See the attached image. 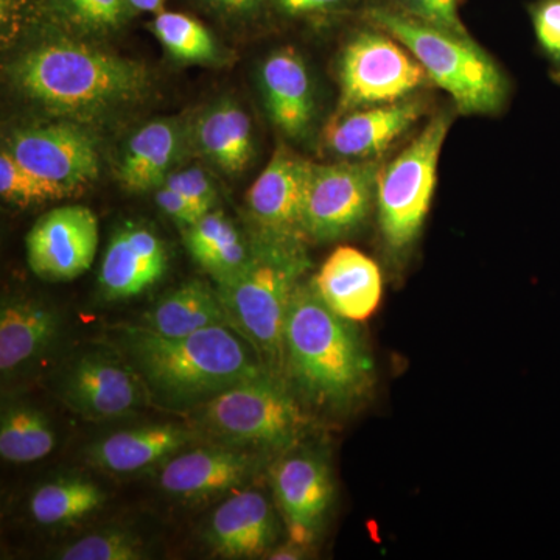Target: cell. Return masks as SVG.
I'll return each instance as SVG.
<instances>
[{
	"instance_id": "obj_37",
	"label": "cell",
	"mask_w": 560,
	"mask_h": 560,
	"mask_svg": "<svg viewBox=\"0 0 560 560\" xmlns=\"http://www.w3.org/2000/svg\"><path fill=\"white\" fill-rule=\"evenodd\" d=\"M352 0H276L279 10L289 16H311L348 5Z\"/></svg>"
},
{
	"instance_id": "obj_40",
	"label": "cell",
	"mask_w": 560,
	"mask_h": 560,
	"mask_svg": "<svg viewBox=\"0 0 560 560\" xmlns=\"http://www.w3.org/2000/svg\"><path fill=\"white\" fill-rule=\"evenodd\" d=\"M127 3H130L132 9L154 13V11H161L164 0H127Z\"/></svg>"
},
{
	"instance_id": "obj_8",
	"label": "cell",
	"mask_w": 560,
	"mask_h": 560,
	"mask_svg": "<svg viewBox=\"0 0 560 560\" xmlns=\"http://www.w3.org/2000/svg\"><path fill=\"white\" fill-rule=\"evenodd\" d=\"M429 79L425 69L388 33L361 32L340 62V110L404 102Z\"/></svg>"
},
{
	"instance_id": "obj_26",
	"label": "cell",
	"mask_w": 560,
	"mask_h": 560,
	"mask_svg": "<svg viewBox=\"0 0 560 560\" xmlns=\"http://www.w3.org/2000/svg\"><path fill=\"white\" fill-rule=\"evenodd\" d=\"M184 242L190 256L217 282L241 270L250 256V249L242 241L234 224L215 209L184 230Z\"/></svg>"
},
{
	"instance_id": "obj_23",
	"label": "cell",
	"mask_w": 560,
	"mask_h": 560,
	"mask_svg": "<svg viewBox=\"0 0 560 560\" xmlns=\"http://www.w3.org/2000/svg\"><path fill=\"white\" fill-rule=\"evenodd\" d=\"M183 147V128L176 120H154L128 142L120 162L119 179L125 189L143 194L156 189L171 175Z\"/></svg>"
},
{
	"instance_id": "obj_31",
	"label": "cell",
	"mask_w": 560,
	"mask_h": 560,
	"mask_svg": "<svg viewBox=\"0 0 560 560\" xmlns=\"http://www.w3.org/2000/svg\"><path fill=\"white\" fill-rule=\"evenodd\" d=\"M147 558L142 540L127 530H105L81 537L60 551L62 560H140Z\"/></svg>"
},
{
	"instance_id": "obj_20",
	"label": "cell",
	"mask_w": 560,
	"mask_h": 560,
	"mask_svg": "<svg viewBox=\"0 0 560 560\" xmlns=\"http://www.w3.org/2000/svg\"><path fill=\"white\" fill-rule=\"evenodd\" d=\"M195 440H198V431L194 427L149 423L103 438L91 445L88 458L98 469L132 474L167 460Z\"/></svg>"
},
{
	"instance_id": "obj_36",
	"label": "cell",
	"mask_w": 560,
	"mask_h": 560,
	"mask_svg": "<svg viewBox=\"0 0 560 560\" xmlns=\"http://www.w3.org/2000/svg\"><path fill=\"white\" fill-rule=\"evenodd\" d=\"M156 202L165 215L175 220L179 226L186 228L197 223L206 213L200 212L187 198L167 186H161L156 194Z\"/></svg>"
},
{
	"instance_id": "obj_16",
	"label": "cell",
	"mask_w": 560,
	"mask_h": 560,
	"mask_svg": "<svg viewBox=\"0 0 560 560\" xmlns=\"http://www.w3.org/2000/svg\"><path fill=\"white\" fill-rule=\"evenodd\" d=\"M164 243L149 228L128 223L110 238L103 257L102 293L108 300L135 298L160 282L167 270Z\"/></svg>"
},
{
	"instance_id": "obj_34",
	"label": "cell",
	"mask_w": 560,
	"mask_h": 560,
	"mask_svg": "<svg viewBox=\"0 0 560 560\" xmlns=\"http://www.w3.org/2000/svg\"><path fill=\"white\" fill-rule=\"evenodd\" d=\"M162 186L178 191L202 213H208L215 208V187L201 168L191 167L186 168V171L171 173Z\"/></svg>"
},
{
	"instance_id": "obj_17",
	"label": "cell",
	"mask_w": 560,
	"mask_h": 560,
	"mask_svg": "<svg viewBox=\"0 0 560 560\" xmlns=\"http://www.w3.org/2000/svg\"><path fill=\"white\" fill-rule=\"evenodd\" d=\"M275 540V512L259 490H237L210 517L208 541L223 558H260Z\"/></svg>"
},
{
	"instance_id": "obj_1",
	"label": "cell",
	"mask_w": 560,
	"mask_h": 560,
	"mask_svg": "<svg viewBox=\"0 0 560 560\" xmlns=\"http://www.w3.org/2000/svg\"><path fill=\"white\" fill-rule=\"evenodd\" d=\"M120 345L151 404L173 411L200 408L223 390L268 371L253 346L231 326L176 338L130 327L121 331Z\"/></svg>"
},
{
	"instance_id": "obj_10",
	"label": "cell",
	"mask_w": 560,
	"mask_h": 560,
	"mask_svg": "<svg viewBox=\"0 0 560 560\" xmlns=\"http://www.w3.org/2000/svg\"><path fill=\"white\" fill-rule=\"evenodd\" d=\"M58 394L70 410L94 420L120 418L150 401L138 372L106 352L77 357L62 372Z\"/></svg>"
},
{
	"instance_id": "obj_21",
	"label": "cell",
	"mask_w": 560,
	"mask_h": 560,
	"mask_svg": "<svg viewBox=\"0 0 560 560\" xmlns=\"http://www.w3.org/2000/svg\"><path fill=\"white\" fill-rule=\"evenodd\" d=\"M261 88L272 121L291 138L311 130L315 101L307 66L296 50L275 51L261 66Z\"/></svg>"
},
{
	"instance_id": "obj_11",
	"label": "cell",
	"mask_w": 560,
	"mask_h": 560,
	"mask_svg": "<svg viewBox=\"0 0 560 560\" xmlns=\"http://www.w3.org/2000/svg\"><path fill=\"white\" fill-rule=\"evenodd\" d=\"M97 246L95 213L84 206H62L40 217L28 232V267L40 279L66 282L90 270Z\"/></svg>"
},
{
	"instance_id": "obj_19",
	"label": "cell",
	"mask_w": 560,
	"mask_h": 560,
	"mask_svg": "<svg viewBox=\"0 0 560 560\" xmlns=\"http://www.w3.org/2000/svg\"><path fill=\"white\" fill-rule=\"evenodd\" d=\"M418 102H397L342 113L326 131V143L346 160H370L410 130L422 116Z\"/></svg>"
},
{
	"instance_id": "obj_7",
	"label": "cell",
	"mask_w": 560,
	"mask_h": 560,
	"mask_svg": "<svg viewBox=\"0 0 560 560\" xmlns=\"http://www.w3.org/2000/svg\"><path fill=\"white\" fill-rule=\"evenodd\" d=\"M448 114H438L396 160L378 172L375 202L383 238L404 249L418 237L433 200L442 145L451 130Z\"/></svg>"
},
{
	"instance_id": "obj_5",
	"label": "cell",
	"mask_w": 560,
	"mask_h": 560,
	"mask_svg": "<svg viewBox=\"0 0 560 560\" xmlns=\"http://www.w3.org/2000/svg\"><path fill=\"white\" fill-rule=\"evenodd\" d=\"M368 18L375 28L410 50L429 79L451 95L459 113L493 114L503 108L506 77L470 35L442 31L388 7H374Z\"/></svg>"
},
{
	"instance_id": "obj_6",
	"label": "cell",
	"mask_w": 560,
	"mask_h": 560,
	"mask_svg": "<svg viewBox=\"0 0 560 560\" xmlns=\"http://www.w3.org/2000/svg\"><path fill=\"white\" fill-rule=\"evenodd\" d=\"M197 425L230 447L285 451L307 429V418L279 375L265 371L198 408Z\"/></svg>"
},
{
	"instance_id": "obj_25",
	"label": "cell",
	"mask_w": 560,
	"mask_h": 560,
	"mask_svg": "<svg viewBox=\"0 0 560 560\" xmlns=\"http://www.w3.org/2000/svg\"><path fill=\"white\" fill-rule=\"evenodd\" d=\"M197 142L208 160L228 173H238L253 160V131L245 110L221 102L202 114L197 124Z\"/></svg>"
},
{
	"instance_id": "obj_28",
	"label": "cell",
	"mask_w": 560,
	"mask_h": 560,
	"mask_svg": "<svg viewBox=\"0 0 560 560\" xmlns=\"http://www.w3.org/2000/svg\"><path fill=\"white\" fill-rule=\"evenodd\" d=\"M57 444L50 420L32 405L7 407L0 419V455L9 463L27 464L46 458Z\"/></svg>"
},
{
	"instance_id": "obj_12",
	"label": "cell",
	"mask_w": 560,
	"mask_h": 560,
	"mask_svg": "<svg viewBox=\"0 0 560 560\" xmlns=\"http://www.w3.org/2000/svg\"><path fill=\"white\" fill-rule=\"evenodd\" d=\"M312 162L279 145L246 195L250 219L260 237L300 241L305 237L304 202Z\"/></svg>"
},
{
	"instance_id": "obj_24",
	"label": "cell",
	"mask_w": 560,
	"mask_h": 560,
	"mask_svg": "<svg viewBox=\"0 0 560 560\" xmlns=\"http://www.w3.org/2000/svg\"><path fill=\"white\" fill-rule=\"evenodd\" d=\"M215 326H230L219 293L200 280H190L161 298L143 315L142 327L176 338Z\"/></svg>"
},
{
	"instance_id": "obj_22",
	"label": "cell",
	"mask_w": 560,
	"mask_h": 560,
	"mask_svg": "<svg viewBox=\"0 0 560 560\" xmlns=\"http://www.w3.org/2000/svg\"><path fill=\"white\" fill-rule=\"evenodd\" d=\"M61 318L55 308L32 298H11L0 308V371H18L38 360L57 341Z\"/></svg>"
},
{
	"instance_id": "obj_39",
	"label": "cell",
	"mask_w": 560,
	"mask_h": 560,
	"mask_svg": "<svg viewBox=\"0 0 560 560\" xmlns=\"http://www.w3.org/2000/svg\"><path fill=\"white\" fill-rule=\"evenodd\" d=\"M210 2L215 3V5L224 10L248 11L259 7L261 0H210Z\"/></svg>"
},
{
	"instance_id": "obj_4",
	"label": "cell",
	"mask_w": 560,
	"mask_h": 560,
	"mask_svg": "<svg viewBox=\"0 0 560 560\" xmlns=\"http://www.w3.org/2000/svg\"><path fill=\"white\" fill-rule=\"evenodd\" d=\"M302 242L260 237L248 261L219 280L228 323L253 346L264 366L279 375L285 366V326L291 300L307 271Z\"/></svg>"
},
{
	"instance_id": "obj_2",
	"label": "cell",
	"mask_w": 560,
	"mask_h": 560,
	"mask_svg": "<svg viewBox=\"0 0 560 560\" xmlns=\"http://www.w3.org/2000/svg\"><path fill=\"white\" fill-rule=\"evenodd\" d=\"M283 370L307 399L330 408L353 404L370 389L374 368L366 346L313 283H300L291 300Z\"/></svg>"
},
{
	"instance_id": "obj_32",
	"label": "cell",
	"mask_w": 560,
	"mask_h": 560,
	"mask_svg": "<svg viewBox=\"0 0 560 560\" xmlns=\"http://www.w3.org/2000/svg\"><path fill=\"white\" fill-rule=\"evenodd\" d=\"M528 13L551 79L560 84V0H534Z\"/></svg>"
},
{
	"instance_id": "obj_3",
	"label": "cell",
	"mask_w": 560,
	"mask_h": 560,
	"mask_svg": "<svg viewBox=\"0 0 560 560\" xmlns=\"http://www.w3.org/2000/svg\"><path fill=\"white\" fill-rule=\"evenodd\" d=\"M24 94L57 113L114 108L145 91V66L75 43L43 44L11 66Z\"/></svg>"
},
{
	"instance_id": "obj_33",
	"label": "cell",
	"mask_w": 560,
	"mask_h": 560,
	"mask_svg": "<svg viewBox=\"0 0 560 560\" xmlns=\"http://www.w3.org/2000/svg\"><path fill=\"white\" fill-rule=\"evenodd\" d=\"M401 11L416 20L459 35H469L460 20L459 0H400Z\"/></svg>"
},
{
	"instance_id": "obj_27",
	"label": "cell",
	"mask_w": 560,
	"mask_h": 560,
	"mask_svg": "<svg viewBox=\"0 0 560 560\" xmlns=\"http://www.w3.org/2000/svg\"><path fill=\"white\" fill-rule=\"evenodd\" d=\"M105 501L103 490L84 478H60L39 486L33 492L28 510L43 526H62L79 522L97 511Z\"/></svg>"
},
{
	"instance_id": "obj_15",
	"label": "cell",
	"mask_w": 560,
	"mask_h": 560,
	"mask_svg": "<svg viewBox=\"0 0 560 560\" xmlns=\"http://www.w3.org/2000/svg\"><path fill=\"white\" fill-rule=\"evenodd\" d=\"M272 489L291 541L301 547L311 544L334 493L327 464L315 453H291L272 469Z\"/></svg>"
},
{
	"instance_id": "obj_13",
	"label": "cell",
	"mask_w": 560,
	"mask_h": 560,
	"mask_svg": "<svg viewBox=\"0 0 560 560\" xmlns=\"http://www.w3.org/2000/svg\"><path fill=\"white\" fill-rule=\"evenodd\" d=\"M9 150L28 171L70 190L97 178L101 168L94 140L72 125H44L16 131Z\"/></svg>"
},
{
	"instance_id": "obj_9",
	"label": "cell",
	"mask_w": 560,
	"mask_h": 560,
	"mask_svg": "<svg viewBox=\"0 0 560 560\" xmlns=\"http://www.w3.org/2000/svg\"><path fill=\"white\" fill-rule=\"evenodd\" d=\"M374 162L312 164L304 202L305 237L330 242L359 230L377 189Z\"/></svg>"
},
{
	"instance_id": "obj_14",
	"label": "cell",
	"mask_w": 560,
	"mask_h": 560,
	"mask_svg": "<svg viewBox=\"0 0 560 560\" xmlns=\"http://www.w3.org/2000/svg\"><path fill=\"white\" fill-rule=\"evenodd\" d=\"M261 460L249 448L208 447L179 453L167 459L160 485L168 495L205 500L243 488L259 474Z\"/></svg>"
},
{
	"instance_id": "obj_35",
	"label": "cell",
	"mask_w": 560,
	"mask_h": 560,
	"mask_svg": "<svg viewBox=\"0 0 560 560\" xmlns=\"http://www.w3.org/2000/svg\"><path fill=\"white\" fill-rule=\"evenodd\" d=\"M127 0H66L69 13L80 24L94 28L117 27Z\"/></svg>"
},
{
	"instance_id": "obj_30",
	"label": "cell",
	"mask_w": 560,
	"mask_h": 560,
	"mask_svg": "<svg viewBox=\"0 0 560 560\" xmlns=\"http://www.w3.org/2000/svg\"><path fill=\"white\" fill-rule=\"evenodd\" d=\"M72 191L69 187L28 171L13 156L10 150H2V154H0V194L5 200L20 206H28L36 205V202L61 200Z\"/></svg>"
},
{
	"instance_id": "obj_18",
	"label": "cell",
	"mask_w": 560,
	"mask_h": 560,
	"mask_svg": "<svg viewBox=\"0 0 560 560\" xmlns=\"http://www.w3.org/2000/svg\"><path fill=\"white\" fill-rule=\"evenodd\" d=\"M312 283L331 311L352 323L371 318L381 305V268L350 246L335 249Z\"/></svg>"
},
{
	"instance_id": "obj_38",
	"label": "cell",
	"mask_w": 560,
	"mask_h": 560,
	"mask_svg": "<svg viewBox=\"0 0 560 560\" xmlns=\"http://www.w3.org/2000/svg\"><path fill=\"white\" fill-rule=\"evenodd\" d=\"M268 558L272 560H296L304 558V550H302L301 545L294 544L291 541L290 545H285V547H280L278 550L271 551Z\"/></svg>"
},
{
	"instance_id": "obj_29",
	"label": "cell",
	"mask_w": 560,
	"mask_h": 560,
	"mask_svg": "<svg viewBox=\"0 0 560 560\" xmlns=\"http://www.w3.org/2000/svg\"><path fill=\"white\" fill-rule=\"evenodd\" d=\"M154 35L173 57L184 61H210L215 58L217 49L208 28L176 11H161L151 22Z\"/></svg>"
}]
</instances>
